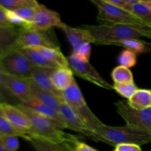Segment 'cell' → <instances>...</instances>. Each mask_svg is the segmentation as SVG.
<instances>
[{
  "label": "cell",
  "mask_w": 151,
  "mask_h": 151,
  "mask_svg": "<svg viewBox=\"0 0 151 151\" xmlns=\"http://www.w3.org/2000/svg\"><path fill=\"white\" fill-rule=\"evenodd\" d=\"M16 106L25 113L30 120L33 134L32 137L42 139L56 144L76 143L79 141L80 137L63 131L64 127L57 121L40 114L22 103Z\"/></svg>",
  "instance_id": "obj_1"
},
{
  "label": "cell",
  "mask_w": 151,
  "mask_h": 151,
  "mask_svg": "<svg viewBox=\"0 0 151 151\" xmlns=\"http://www.w3.org/2000/svg\"><path fill=\"white\" fill-rule=\"evenodd\" d=\"M93 139L115 147L121 144H135L140 146L151 142V133L127 125L114 127L103 124L94 131Z\"/></svg>",
  "instance_id": "obj_2"
},
{
  "label": "cell",
  "mask_w": 151,
  "mask_h": 151,
  "mask_svg": "<svg viewBox=\"0 0 151 151\" xmlns=\"http://www.w3.org/2000/svg\"><path fill=\"white\" fill-rule=\"evenodd\" d=\"M81 27L90 32L94 44L111 45L122 40L143 37L142 32L147 27L128 24L83 25Z\"/></svg>",
  "instance_id": "obj_3"
},
{
  "label": "cell",
  "mask_w": 151,
  "mask_h": 151,
  "mask_svg": "<svg viewBox=\"0 0 151 151\" xmlns=\"http://www.w3.org/2000/svg\"><path fill=\"white\" fill-rule=\"evenodd\" d=\"M63 97L65 103L93 131L97 130L100 125H103V122L94 115L87 106L81 88L75 80L65 91H63Z\"/></svg>",
  "instance_id": "obj_4"
},
{
  "label": "cell",
  "mask_w": 151,
  "mask_h": 151,
  "mask_svg": "<svg viewBox=\"0 0 151 151\" xmlns=\"http://www.w3.org/2000/svg\"><path fill=\"white\" fill-rule=\"evenodd\" d=\"M0 66L6 75L27 79L32 78L35 66L19 48L13 49L1 55Z\"/></svg>",
  "instance_id": "obj_5"
},
{
  "label": "cell",
  "mask_w": 151,
  "mask_h": 151,
  "mask_svg": "<svg viewBox=\"0 0 151 151\" xmlns=\"http://www.w3.org/2000/svg\"><path fill=\"white\" fill-rule=\"evenodd\" d=\"M98 10L97 18L111 24H128L146 27L145 24L132 13L107 2L106 0H91Z\"/></svg>",
  "instance_id": "obj_6"
},
{
  "label": "cell",
  "mask_w": 151,
  "mask_h": 151,
  "mask_svg": "<svg viewBox=\"0 0 151 151\" xmlns=\"http://www.w3.org/2000/svg\"><path fill=\"white\" fill-rule=\"evenodd\" d=\"M116 112L125 120L126 125L134 128L151 133V108L142 110L133 109L128 102L115 103Z\"/></svg>",
  "instance_id": "obj_7"
},
{
  "label": "cell",
  "mask_w": 151,
  "mask_h": 151,
  "mask_svg": "<svg viewBox=\"0 0 151 151\" xmlns=\"http://www.w3.org/2000/svg\"><path fill=\"white\" fill-rule=\"evenodd\" d=\"M67 60L69 68L77 76L105 89H114V85L103 79L88 61H86L75 54L71 55L67 58Z\"/></svg>",
  "instance_id": "obj_8"
},
{
  "label": "cell",
  "mask_w": 151,
  "mask_h": 151,
  "mask_svg": "<svg viewBox=\"0 0 151 151\" xmlns=\"http://www.w3.org/2000/svg\"><path fill=\"white\" fill-rule=\"evenodd\" d=\"M62 23L60 15L57 12L39 4L32 22L28 24L25 29L47 32L54 27H59Z\"/></svg>",
  "instance_id": "obj_9"
},
{
  "label": "cell",
  "mask_w": 151,
  "mask_h": 151,
  "mask_svg": "<svg viewBox=\"0 0 151 151\" xmlns=\"http://www.w3.org/2000/svg\"><path fill=\"white\" fill-rule=\"evenodd\" d=\"M0 112L8 119L10 123L20 132L32 138V129L31 122L25 113L16 106L8 103H0Z\"/></svg>",
  "instance_id": "obj_10"
},
{
  "label": "cell",
  "mask_w": 151,
  "mask_h": 151,
  "mask_svg": "<svg viewBox=\"0 0 151 151\" xmlns=\"http://www.w3.org/2000/svg\"><path fill=\"white\" fill-rule=\"evenodd\" d=\"M17 46L19 49L39 47L59 48L46 32L25 29L19 30Z\"/></svg>",
  "instance_id": "obj_11"
},
{
  "label": "cell",
  "mask_w": 151,
  "mask_h": 151,
  "mask_svg": "<svg viewBox=\"0 0 151 151\" xmlns=\"http://www.w3.org/2000/svg\"><path fill=\"white\" fill-rule=\"evenodd\" d=\"M4 82L10 93L22 104H27L34 98L32 94V79L4 74Z\"/></svg>",
  "instance_id": "obj_12"
},
{
  "label": "cell",
  "mask_w": 151,
  "mask_h": 151,
  "mask_svg": "<svg viewBox=\"0 0 151 151\" xmlns=\"http://www.w3.org/2000/svg\"><path fill=\"white\" fill-rule=\"evenodd\" d=\"M60 114L64 119L67 129L81 133L86 137L93 139L94 131L64 101H62L60 104Z\"/></svg>",
  "instance_id": "obj_13"
},
{
  "label": "cell",
  "mask_w": 151,
  "mask_h": 151,
  "mask_svg": "<svg viewBox=\"0 0 151 151\" xmlns=\"http://www.w3.org/2000/svg\"><path fill=\"white\" fill-rule=\"evenodd\" d=\"M54 70L55 69L34 66L31 79L38 87L52 94L61 101H64L63 91H60L56 89L52 83L51 74Z\"/></svg>",
  "instance_id": "obj_14"
},
{
  "label": "cell",
  "mask_w": 151,
  "mask_h": 151,
  "mask_svg": "<svg viewBox=\"0 0 151 151\" xmlns=\"http://www.w3.org/2000/svg\"><path fill=\"white\" fill-rule=\"evenodd\" d=\"M59 28L61 29L66 34L73 49V52H75L78 47L83 43H94L89 31L81 27L78 28L72 27L63 22Z\"/></svg>",
  "instance_id": "obj_15"
},
{
  "label": "cell",
  "mask_w": 151,
  "mask_h": 151,
  "mask_svg": "<svg viewBox=\"0 0 151 151\" xmlns=\"http://www.w3.org/2000/svg\"><path fill=\"white\" fill-rule=\"evenodd\" d=\"M19 30L20 29L16 27L0 26V57L10 50L18 48Z\"/></svg>",
  "instance_id": "obj_16"
},
{
  "label": "cell",
  "mask_w": 151,
  "mask_h": 151,
  "mask_svg": "<svg viewBox=\"0 0 151 151\" xmlns=\"http://www.w3.org/2000/svg\"><path fill=\"white\" fill-rule=\"evenodd\" d=\"M51 81L57 90L63 91L73 83V72L69 67H60L51 74Z\"/></svg>",
  "instance_id": "obj_17"
},
{
  "label": "cell",
  "mask_w": 151,
  "mask_h": 151,
  "mask_svg": "<svg viewBox=\"0 0 151 151\" xmlns=\"http://www.w3.org/2000/svg\"><path fill=\"white\" fill-rule=\"evenodd\" d=\"M23 105L28 106V107L30 108L31 109H32L35 111H36L37 113L40 114L44 115V116H47V117H49L50 119L57 121L58 122L60 123L64 127L65 129H67L66 124L65 122V120L63 118V116H62V115L59 112L56 111L54 109L47 106V105L43 103L42 102L39 101L37 99L33 98L30 102H29L27 104Z\"/></svg>",
  "instance_id": "obj_18"
},
{
  "label": "cell",
  "mask_w": 151,
  "mask_h": 151,
  "mask_svg": "<svg viewBox=\"0 0 151 151\" xmlns=\"http://www.w3.org/2000/svg\"><path fill=\"white\" fill-rule=\"evenodd\" d=\"M29 142H30L36 151H73L74 146L77 143L56 144L36 137L30 138Z\"/></svg>",
  "instance_id": "obj_19"
},
{
  "label": "cell",
  "mask_w": 151,
  "mask_h": 151,
  "mask_svg": "<svg viewBox=\"0 0 151 151\" xmlns=\"http://www.w3.org/2000/svg\"><path fill=\"white\" fill-rule=\"evenodd\" d=\"M32 94L34 98L42 102L47 106L60 113L61 100L51 93L38 87L36 84L34 83L33 81L32 83Z\"/></svg>",
  "instance_id": "obj_20"
},
{
  "label": "cell",
  "mask_w": 151,
  "mask_h": 151,
  "mask_svg": "<svg viewBox=\"0 0 151 151\" xmlns=\"http://www.w3.org/2000/svg\"><path fill=\"white\" fill-rule=\"evenodd\" d=\"M20 50L29 58V60L35 66L52 69L60 68L58 65L49 60L33 47H27V48H23Z\"/></svg>",
  "instance_id": "obj_21"
},
{
  "label": "cell",
  "mask_w": 151,
  "mask_h": 151,
  "mask_svg": "<svg viewBox=\"0 0 151 151\" xmlns=\"http://www.w3.org/2000/svg\"><path fill=\"white\" fill-rule=\"evenodd\" d=\"M128 103L131 107L137 110L150 108L151 103L150 90L139 88L128 100Z\"/></svg>",
  "instance_id": "obj_22"
},
{
  "label": "cell",
  "mask_w": 151,
  "mask_h": 151,
  "mask_svg": "<svg viewBox=\"0 0 151 151\" xmlns=\"http://www.w3.org/2000/svg\"><path fill=\"white\" fill-rule=\"evenodd\" d=\"M111 45L120 46V47H125L127 50H130L134 52L137 55L151 51V44L145 42L144 41L137 39V38H131V39L116 41V42L113 43Z\"/></svg>",
  "instance_id": "obj_23"
},
{
  "label": "cell",
  "mask_w": 151,
  "mask_h": 151,
  "mask_svg": "<svg viewBox=\"0 0 151 151\" xmlns=\"http://www.w3.org/2000/svg\"><path fill=\"white\" fill-rule=\"evenodd\" d=\"M51 61L58 65L60 67H69L67 58L65 57L59 48L50 47H33Z\"/></svg>",
  "instance_id": "obj_24"
},
{
  "label": "cell",
  "mask_w": 151,
  "mask_h": 151,
  "mask_svg": "<svg viewBox=\"0 0 151 151\" xmlns=\"http://www.w3.org/2000/svg\"><path fill=\"white\" fill-rule=\"evenodd\" d=\"M131 13L144 22L146 27L151 22V8L146 1L136 0L132 4Z\"/></svg>",
  "instance_id": "obj_25"
},
{
  "label": "cell",
  "mask_w": 151,
  "mask_h": 151,
  "mask_svg": "<svg viewBox=\"0 0 151 151\" xmlns=\"http://www.w3.org/2000/svg\"><path fill=\"white\" fill-rule=\"evenodd\" d=\"M0 135L22 137L29 141V137L18 131L1 112H0Z\"/></svg>",
  "instance_id": "obj_26"
},
{
  "label": "cell",
  "mask_w": 151,
  "mask_h": 151,
  "mask_svg": "<svg viewBox=\"0 0 151 151\" xmlns=\"http://www.w3.org/2000/svg\"><path fill=\"white\" fill-rule=\"evenodd\" d=\"M38 4L35 0H0V6L10 11H16L24 7H37Z\"/></svg>",
  "instance_id": "obj_27"
},
{
  "label": "cell",
  "mask_w": 151,
  "mask_h": 151,
  "mask_svg": "<svg viewBox=\"0 0 151 151\" xmlns=\"http://www.w3.org/2000/svg\"><path fill=\"white\" fill-rule=\"evenodd\" d=\"M4 103L17 106L21 103L13 94L10 93L4 82V73L0 66V103Z\"/></svg>",
  "instance_id": "obj_28"
},
{
  "label": "cell",
  "mask_w": 151,
  "mask_h": 151,
  "mask_svg": "<svg viewBox=\"0 0 151 151\" xmlns=\"http://www.w3.org/2000/svg\"><path fill=\"white\" fill-rule=\"evenodd\" d=\"M111 77L114 83H134V77L131 71L128 68L118 66L114 69Z\"/></svg>",
  "instance_id": "obj_29"
},
{
  "label": "cell",
  "mask_w": 151,
  "mask_h": 151,
  "mask_svg": "<svg viewBox=\"0 0 151 151\" xmlns=\"http://www.w3.org/2000/svg\"><path fill=\"white\" fill-rule=\"evenodd\" d=\"M137 54L134 52L130 50H124L118 56L117 62L119 66L123 67L130 68L133 67L137 64Z\"/></svg>",
  "instance_id": "obj_30"
},
{
  "label": "cell",
  "mask_w": 151,
  "mask_h": 151,
  "mask_svg": "<svg viewBox=\"0 0 151 151\" xmlns=\"http://www.w3.org/2000/svg\"><path fill=\"white\" fill-rule=\"evenodd\" d=\"M114 90H115L122 97L129 100L135 94L136 91L138 90V88L134 84V83H114Z\"/></svg>",
  "instance_id": "obj_31"
},
{
  "label": "cell",
  "mask_w": 151,
  "mask_h": 151,
  "mask_svg": "<svg viewBox=\"0 0 151 151\" xmlns=\"http://www.w3.org/2000/svg\"><path fill=\"white\" fill-rule=\"evenodd\" d=\"M0 142L7 151H17L19 147L18 137L0 135Z\"/></svg>",
  "instance_id": "obj_32"
},
{
  "label": "cell",
  "mask_w": 151,
  "mask_h": 151,
  "mask_svg": "<svg viewBox=\"0 0 151 151\" xmlns=\"http://www.w3.org/2000/svg\"><path fill=\"white\" fill-rule=\"evenodd\" d=\"M38 5H39V4H38ZM38 5L37 6V7H24V8L19 9V10H16V11L14 12L21 18V19H22L24 21H25L28 24L30 23V22H32V19H33L34 16H35V13H36L37 11V8H38Z\"/></svg>",
  "instance_id": "obj_33"
},
{
  "label": "cell",
  "mask_w": 151,
  "mask_h": 151,
  "mask_svg": "<svg viewBox=\"0 0 151 151\" xmlns=\"http://www.w3.org/2000/svg\"><path fill=\"white\" fill-rule=\"evenodd\" d=\"M72 54L77 55L79 56L80 58L83 59L86 61L89 62L90 55H91V45H90V43L85 42L82 44L78 47V50Z\"/></svg>",
  "instance_id": "obj_34"
},
{
  "label": "cell",
  "mask_w": 151,
  "mask_h": 151,
  "mask_svg": "<svg viewBox=\"0 0 151 151\" xmlns=\"http://www.w3.org/2000/svg\"><path fill=\"white\" fill-rule=\"evenodd\" d=\"M106 1L113 5L116 6V7L131 13L132 4L135 2L136 0L134 1H131V0H106Z\"/></svg>",
  "instance_id": "obj_35"
},
{
  "label": "cell",
  "mask_w": 151,
  "mask_h": 151,
  "mask_svg": "<svg viewBox=\"0 0 151 151\" xmlns=\"http://www.w3.org/2000/svg\"><path fill=\"white\" fill-rule=\"evenodd\" d=\"M114 151H142V149L135 144H121L116 146Z\"/></svg>",
  "instance_id": "obj_36"
},
{
  "label": "cell",
  "mask_w": 151,
  "mask_h": 151,
  "mask_svg": "<svg viewBox=\"0 0 151 151\" xmlns=\"http://www.w3.org/2000/svg\"><path fill=\"white\" fill-rule=\"evenodd\" d=\"M0 26L11 27L7 17V10L0 6Z\"/></svg>",
  "instance_id": "obj_37"
},
{
  "label": "cell",
  "mask_w": 151,
  "mask_h": 151,
  "mask_svg": "<svg viewBox=\"0 0 151 151\" xmlns=\"http://www.w3.org/2000/svg\"><path fill=\"white\" fill-rule=\"evenodd\" d=\"M73 151H97L88 145L81 142H78L73 147Z\"/></svg>",
  "instance_id": "obj_38"
},
{
  "label": "cell",
  "mask_w": 151,
  "mask_h": 151,
  "mask_svg": "<svg viewBox=\"0 0 151 151\" xmlns=\"http://www.w3.org/2000/svg\"><path fill=\"white\" fill-rule=\"evenodd\" d=\"M142 35H143V37H146V38H149V39L151 40V29H149V28L146 27L145 29L143 30Z\"/></svg>",
  "instance_id": "obj_39"
},
{
  "label": "cell",
  "mask_w": 151,
  "mask_h": 151,
  "mask_svg": "<svg viewBox=\"0 0 151 151\" xmlns=\"http://www.w3.org/2000/svg\"><path fill=\"white\" fill-rule=\"evenodd\" d=\"M0 151H7L4 147H3V145H1V142H0Z\"/></svg>",
  "instance_id": "obj_40"
},
{
  "label": "cell",
  "mask_w": 151,
  "mask_h": 151,
  "mask_svg": "<svg viewBox=\"0 0 151 151\" xmlns=\"http://www.w3.org/2000/svg\"><path fill=\"white\" fill-rule=\"evenodd\" d=\"M147 1V4H148L149 5H150V8H151V0H147V1Z\"/></svg>",
  "instance_id": "obj_41"
},
{
  "label": "cell",
  "mask_w": 151,
  "mask_h": 151,
  "mask_svg": "<svg viewBox=\"0 0 151 151\" xmlns=\"http://www.w3.org/2000/svg\"><path fill=\"white\" fill-rule=\"evenodd\" d=\"M147 27L149 28V29H151V22L150 24H148L147 25Z\"/></svg>",
  "instance_id": "obj_42"
},
{
  "label": "cell",
  "mask_w": 151,
  "mask_h": 151,
  "mask_svg": "<svg viewBox=\"0 0 151 151\" xmlns=\"http://www.w3.org/2000/svg\"><path fill=\"white\" fill-rule=\"evenodd\" d=\"M150 92H151V90H150ZM150 108H151V103H150Z\"/></svg>",
  "instance_id": "obj_43"
}]
</instances>
